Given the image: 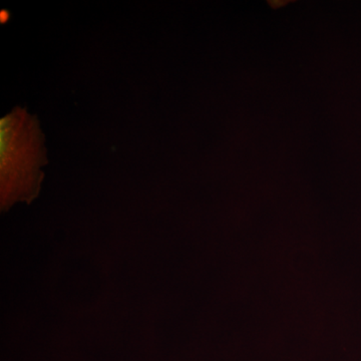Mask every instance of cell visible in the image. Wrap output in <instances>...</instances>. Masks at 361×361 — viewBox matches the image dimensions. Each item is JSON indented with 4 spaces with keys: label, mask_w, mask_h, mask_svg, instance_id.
<instances>
[{
    "label": "cell",
    "mask_w": 361,
    "mask_h": 361,
    "mask_svg": "<svg viewBox=\"0 0 361 361\" xmlns=\"http://www.w3.org/2000/svg\"><path fill=\"white\" fill-rule=\"evenodd\" d=\"M47 164L45 137L39 118L16 106L0 118L1 210L37 198Z\"/></svg>",
    "instance_id": "obj_1"
}]
</instances>
